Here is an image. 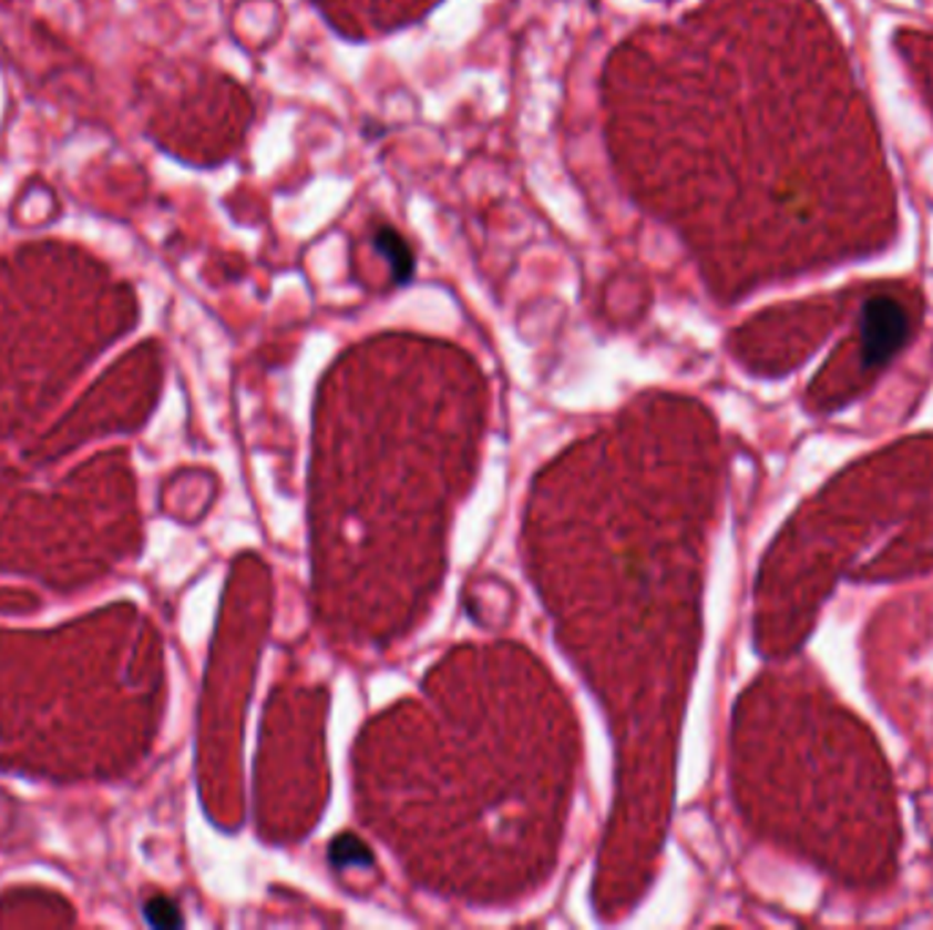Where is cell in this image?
<instances>
[{
    "label": "cell",
    "mask_w": 933,
    "mask_h": 930,
    "mask_svg": "<svg viewBox=\"0 0 933 930\" xmlns=\"http://www.w3.org/2000/svg\"><path fill=\"white\" fill-rule=\"evenodd\" d=\"M909 336V311L903 300L893 295H876L862 306L860 323V352L862 364L879 366L895 355V349Z\"/></svg>",
    "instance_id": "1"
},
{
    "label": "cell",
    "mask_w": 933,
    "mask_h": 930,
    "mask_svg": "<svg viewBox=\"0 0 933 930\" xmlns=\"http://www.w3.org/2000/svg\"><path fill=\"white\" fill-rule=\"evenodd\" d=\"M898 52L933 110V33H898Z\"/></svg>",
    "instance_id": "2"
},
{
    "label": "cell",
    "mask_w": 933,
    "mask_h": 930,
    "mask_svg": "<svg viewBox=\"0 0 933 930\" xmlns=\"http://www.w3.org/2000/svg\"><path fill=\"white\" fill-rule=\"evenodd\" d=\"M371 243H375L377 254L386 257L396 287H401V284H407L416 276V254H412L410 243L401 238L391 224H375L371 227Z\"/></svg>",
    "instance_id": "3"
},
{
    "label": "cell",
    "mask_w": 933,
    "mask_h": 930,
    "mask_svg": "<svg viewBox=\"0 0 933 930\" xmlns=\"http://www.w3.org/2000/svg\"><path fill=\"white\" fill-rule=\"evenodd\" d=\"M330 860H334V865H339V868H350V865H369L371 855L358 838L341 835V838H336L334 844H330Z\"/></svg>",
    "instance_id": "4"
},
{
    "label": "cell",
    "mask_w": 933,
    "mask_h": 930,
    "mask_svg": "<svg viewBox=\"0 0 933 930\" xmlns=\"http://www.w3.org/2000/svg\"><path fill=\"white\" fill-rule=\"evenodd\" d=\"M143 914H145L147 926H153V928H181L183 926V917H181L178 906H175L173 900L164 898V896L145 900Z\"/></svg>",
    "instance_id": "5"
}]
</instances>
